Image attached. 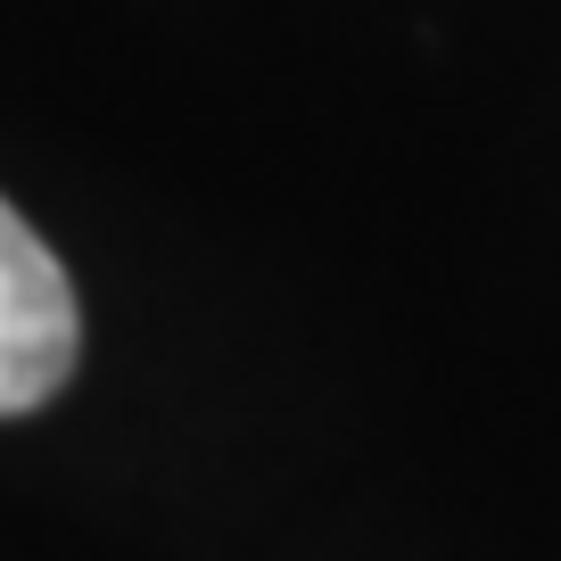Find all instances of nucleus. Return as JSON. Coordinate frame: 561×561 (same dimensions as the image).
Returning a JSON list of instances; mask_svg holds the SVG:
<instances>
[{
  "instance_id": "f257e3e1",
  "label": "nucleus",
  "mask_w": 561,
  "mask_h": 561,
  "mask_svg": "<svg viewBox=\"0 0 561 561\" xmlns=\"http://www.w3.org/2000/svg\"><path fill=\"white\" fill-rule=\"evenodd\" d=\"M75 347H83V322H75L67 264L0 198V421L50 404L75 371Z\"/></svg>"
}]
</instances>
